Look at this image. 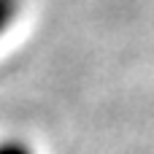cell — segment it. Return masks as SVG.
Wrapping results in <instances>:
<instances>
[{"label": "cell", "mask_w": 154, "mask_h": 154, "mask_svg": "<svg viewBox=\"0 0 154 154\" xmlns=\"http://www.w3.org/2000/svg\"><path fill=\"white\" fill-rule=\"evenodd\" d=\"M22 8H24V0H0V38L16 24Z\"/></svg>", "instance_id": "cell-1"}, {"label": "cell", "mask_w": 154, "mask_h": 154, "mask_svg": "<svg viewBox=\"0 0 154 154\" xmlns=\"http://www.w3.org/2000/svg\"><path fill=\"white\" fill-rule=\"evenodd\" d=\"M0 154H35V149L24 138H3L0 141Z\"/></svg>", "instance_id": "cell-2"}]
</instances>
